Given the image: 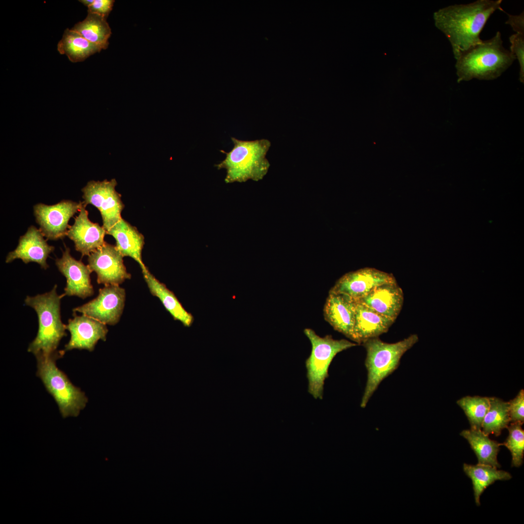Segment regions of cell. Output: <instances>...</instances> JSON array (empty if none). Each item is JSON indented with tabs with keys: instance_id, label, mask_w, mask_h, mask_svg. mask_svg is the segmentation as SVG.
<instances>
[{
	"instance_id": "cell-1",
	"label": "cell",
	"mask_w": 524,
	"mask_h": 524,
	"mask_svg": "<svg viewBox=\"0 0 524 524\" xmlns=\"http://www.w3.org/2000/svg\"><path fill=\"white\" fill-rule=\"evenodd\" d=\"M502 0H477L468 4H455L434 14L436 26L449 41L454 56L459 55L482 40L480 34L495 11H503Z\"/></svg>"
},
{
	"instance_id": "cell-2",
	"label": "cell",
	"mask_w": 524,
	"mask_h": 524,
	"mask_svg": "<svg viewBox=\"0 0 524 524\" xmlns=\"http://www.w3.org/2000/svg\"><path fill=\"white\" fill-rule=\"evenodd\" d=\"M456 60L457 81L459 82L473 79H496L516 59L504 47L501 33L498 31L493 37L471 47Z\"/></svg>"
},
{
	"instance_id": "cell-3",
	"label": "cell",
	"mask_w": 524,
	"mask_h": 524,
	"mask_svg": "<svg viewBox=\"0 0 524 524\" xmlns=\"http://www.w3.org/2000/svg\"><path fill=\"white\" fill-rule=\"evenodd\" d=\"M231 139L233 148L229 152L221 150L226 154V158L215 165L218 170H226L225 182L231 183L262 180L270 166L266 158L270 141L266 139L245 141L231 137Z\"/></svg>"
},
{
	"instance_id": "cell-4",
	"label": "cell",
	"mask_w": 524,
	"mask_h": 524,
	"mask_svg": "<svg viewBox=\"0 0 524 524\" xmlns=\"http://www.w3.org/2000/svg\"><path fill=\"white\" fill-rule=\"evenodd\" d=\"M57 285L43 294L27 296L26 305L33 308L38 320L36 336L30 344L28 351L35 356H48L57 351L61 339L66 335V325L61 320L60 305L64 294L59 295Z\"/></svg>"
},
{
	"instance_id": "cell-5",
	"label": "cell",
	"mask_w": 524,
	"mask_h": 524,
	"mask_svg": "<svg viewBox=\"0 0 524 524\" xmlns=\"http://www.w3.org/2000/svg\"><path fill=\"white\" fill-rule=\"evenodd\" d=\"M418 341L417 334L395 343H387L378 337L369 339L361 344L366 351L365 360L367 380L360 407L364 408L382 380L398 367L405 353Z\"/></svg>"
},
{
	"instance_id": "cell-6",
	"label": "cell",
	"mask_w": 524,
	"mask_h": 524,
	"mask_svg": "<svg viewBox=\"0 0 524 524\" xmlns=\"http://www.w3.org/2000/svg\"><path fill=\"white\" fill-rule=\"evenodd\" d=\"M65 352L63 350L57 351L48 356H35L36 376L41 379L47 391L54 398L64 418L78 416L88 402L85 393L74 386L56 365V360L61 358Z\"/></svg>"
},
{
	"instance_id": "cell-7",
	"label": "cell",
	"mask_w": 524,
	"mask_h": 524,
	"mask_svg": "<svg viewBox=\"0 0 524 524\" xmlns=\"http://www.w3.org/2000/svg\"><path fill=\"white\" fill-rule=\"evenodd\" d=\"M304 334L311 344V351L306 360L308 392L315 399H322L324 382L328 377L329 366L339 352L356 346L358 344L345 339L335 340L331 335L321 337L311 328H306Z\"/></svg>"
},
{
	"instance_id": "cell-8",
	"label": "cell",
	"mask_w": 524,
	"mask_h": 524,
	"mask_svg": "<svg viewBox=\"0 0 524 524\" xmlns=\"http://www.w3.org/2000/svg\"><path fill=\"white\" fill-rule=\"evenodd\" d=\"M117 184L115 179L91 180L82 189L83 205L91 204L98 210L106 232L122 218L125 207L121 195L115 189Z\"/></svg>"
},
{
	"instance_id": "cell-9",
	"label": "cell",
	"mask_w": 524,
	"mask_h": 524,
	"mask_svg": "<svg viewBox=\"0 0 524 524\" xmlns=\"http://www.w3.org/2000/svg\"><path fill=\"white\" fill-rule=\"evenodd\" d=\"M82 203L63 200L54 205L38 203L33 206V214L39 229L47 240L62 239L69 227L70 218L79 212Z\"/></svg>"
},
{
	"instance_id": "cell-10",
	"label": "cell",
	"mask_w": 524,
	"mask_h": 524,
	"mask_svg": "<svg viewBox=\"0 0 524 524\" xmlns=\"http://www.w3.org/2000/svg\"><path fill=\"white\" fill-rule=\"evenodd\" d=\"M126 300V291L119 285H105L98 290V296L73 309L105 325L118 323L122 315Z\"/></svg>"
},
{
	"instance_id": "cell-11",
	"label": "cell",
	"mask_w": 524,
	"mask_h": 524,
	"mask_svg": "<svg viewBox=\"0 0 524 524\" xmlns=\"http://www.w3.org/2000/svg\"><path fill=\"white\" fill-rule=\"evenodd\" d=\"M88 265L97 275V282L104 286L120 285L131 275L124 263L123 257L115 245L105 242L103 246L91 253Z\"/></svg>"
},
{
	"instance_id": "cell-12",
	"label": "cell",
	"mask_w": 524,
	"mask_h": 524,
	"mask_svg": "<svg viewBox=\"0 0 524 524\" xmlns=\"http://www.w3.org/2000/svg\"><path fill=\"white\" fill-rule=\"evenodd\" d=\"M395 281L392 274L365 267L343 276L329 293L344 295L356 302L377 286Z\"/></svg>"
},
{
	"instance_id": "cell-13",
	"label": "cell",
	"mask_w": 524,
	"mask_h": 524,
	"mask_svg": "<svg viewBox=\"0 0 524 524\" xmlns=\"http://www.w3.org/2000/svg\"><path fill=\"white\" fill-rule=\"evenodd\" d=\"M69 248L65 246L62 257L55 260L59 271L66 279L64 295L82 299L91 296L94 293L90 279L92 272L88 265L72 257Z\"/></svg>"
},
{
	"instance_id": "cell-14",
	"label": "cell",
	"mask_w": 524,
	"mask_h": 524,
	"mask_svg": "<svg viewBox=\"0 0 524 524\" xmlns=\"http://www.w3.org/2000/svg\"><path fill=\"white\" fill-rule=\"evenodd\" d=\"M66 329L70 333V338L66 344L64 351L74 349H85L93 351L98 341H105L108 332L106 325L86 315H78L73 313V318L68 320Z\"/></svg>"
},
{
	"instance_id": "cell-15",
	"label": "cell",
	"mask_w": 524,
	"mask_h": 524,
	"mask_svg": "<svg viewBox=\"0 0 524 524\" xmlns=\"http://www.w3.org/2000/svg\"><path fill=\"white\" fill-rule=\"evenodd\" d=\"M79 212L73 225L69 226L66 236L73 241L75 249L82 257L88 256L103 245L106 230L89 219L88 212L83 204Z\"/></svg>"
},
{
	"instance_id": "cell-16",
	"label": "cell",
	"mask_w": 524,
	"mask_h": 524,
	"mask_svg": "<svg viewBox=\"0 0 524 524\" xmlns=\"http://www.w3.org/2000/svg\"><path fill=\"white\" fill-rule=\"evenodd\" d=\"M54 247L49 246L39 229L34 226H30L26 232L20 237L16 248L9 252L5 259L6 263L14 260L21 259L25 263L35 262L44 269L49 265L47 259L49 254L53 251Z\"/></svg>"
},
{
	"instance_id": "cell-17",
	"label": "cell",
	"mask_w": 524,
	"mask_h": 524,
	"mask_svg": "<svg viewBox=\"0 0 524 524\" xmlns=\"http://www.w3.org/2000/svg\"><path fill=\"white\" fill-rule=\"evenodd\" d=\"M395 321L404 303V294L397 281L377 286L358 302Z\"/></svg>"
},
{
	"instance_id": "cell-18",
	"label": "cell",
	"mask_w": 524,
	"mask_h": 524,
	"mask_svg": "<svg viewBox=\"0 0 524 524\" xmlns=\"http://www.w3.org/2000/svg\"><path fill=\"white\" fill-rule=\"evenodd\" d=\"M355 302L347 295L329 293L324 308L325 320L338 332L353 340Z\"/></svg>"
},
{
	"instance_id": "cell-19",
	"label": "cell",
	"mask_w": 524,
	"mask_h": 524,
	"mask_svg": "<svg viewBox=\"0 0 524 524\" xmlns=\"http://www.w3.org/2000/svg\"><path fill=\"white\" fill-rule=\"evenodd\" d=\"M394 321L359 302H355L352 341L361 344L387 332Z\"/></svg>"
},
{
	"instance_id": "cell-20",
	"label": "cell",
	"mask_w": 524,
	"mask_h": 524,
	"mask_svg": "<svg viewBox=\"0 0 524 524\" xmlns=\"http://www.w3.org/2000/svg\"><path fill=\"white\" fill-rule=\"evenodd\" d=\"M106 234L115 238L116 248L123 257L132 258L139 264L141 269L146 267L142 256L145 238L136 227L122 217Z\"/></svg>"
},
{
	"instance_id": "cell-21",
	"label": "cell",
	"mask_w": 524,
	"mask_h": 524,
	"mask_svg": "<svg viewBox=\"0 0 524 524\" xmlns=\"http://www.w3.org/2000/svg\"><path fill=\"white\" fill-rule=\"evenodd\" d=\"M141 270L151 295L160 299L175 320L180 322L185 327H190L194 321L193 315L184 308L174 293L157 279L147 266Z\"/></svg>"
},
{
	"instance_id": "cell-22",
	"label": "cell",
	"mask_w": 524,
	"mask_h": 524,
	"mask_svg": "<svg viewBox=\"0 0 524 524\" xmlns=\"http://www.w3.org/2000/svg\"><path fill=\"white\" fill-rule=\"evenodd\" d=\"M460 435L470 444L477 457L478 463L497 468L500 467L497 460V455L501 444L491 440L481 429H465L462 430Z\"/></svg>"
},
{
	"instance_id": "cell-23",
	"label": "cell",
	"mask_w": 524,
	"mask_h": 524,
	"mask_svg": "<svg viewBox=\"0 0 524 524\" xmlns=\"http://www.w3.org/2000/svg\"><path fill=\"white\" fill-rule=\"evenodd\" d=\"M465 474L471 479L475 504L479 506L480 497L484 490L497 480H508L511 478L508 472L486 464H463Z\"/></svg>"
},
{
	"instance_id": "cell-24",
	"label": "cell",
	"mask_w": 524,
	"mask_h": 524,
	"mask_svg": "<svg viewBox=\"0 0 524 524\" xmlns=\"http://www.w3.org/2000/svg\"><path fill=\"white\" fill-rule=\"evenodd\" d=\"M57 49L60 54L66 55L71 62L75 63L84 61L102 49L74 30L66 29L58 44Z\"/></svg>"
},
{
	"instance_id": "cell-25",
	"label": "cell",
	"mask_w": 524,
	"mask_h": 524,
	"mask_svg": "<svg viewBox=\"0 0 524 524\" xmlns=\"http://www.w3.org/2000/svg\"><path fill=\"white\" fill-rule=\"evenodd\" d=\"M106 17L88 13L86 18L77 23L71 29L90 42L102 49L108 48L112 32Z\"/></svg>"
},
{
	"instance_id": "cell-26",
	"label": "cell",
	"mask_w": 524,
	"mask_h": 524,
	"mask_svg": "<svg viewBox=\"0 0 524 524\" xmlns=\"http://www.w3.org/2000/svg\"><path fill=\"white\" fill-rule=\"evenodd\" d=\"M508 402L496 397H490V407L483 419L481 430L486 435H500L509 425Z\"/></svg>"
},
{
	"instance_id": "cell-27",
	"label": "cell",
	"mask_w": 524,
	"mask_h": 524,
	"mask_svg": "<svg viewBox=\"0 0 524 524\" xmlns=\"http://www.w3.org/2000/svg\"><path fill=\"white\" fill-rule=\"evenodd\" d=\"M465 413L471 428L481 429L482 423L490 407V397L466 396L457 401Z\"/></svg>"
},
{
	"instance_id": "cell-28",
	"label": "cell",
	"mask_w": 524,
	"mask_h": 524,
	"mask_svg": "<svg viewBox=\"0 0 524 524\" xmlns=\"http://www.w3.org/2000/svg\"><path fill=\"white\" fill-rule=\"evenodd\" d=\"M523 424L511 423L507 428L508 435L506 441L501 445H505L509 450L512 456V466L518 467L523 463L524 453V431Z\"/></svg>"
},
{
	"instance_id": "cell-29",
	"label": "cell",
	"mask_w": 524,
	"mask_h": 524,
	"mask_svg": "<svg viewBox=\"0 0 524 524\" xmlns=\"http://www.w3.org/2000/svg\"><path fill=\"white\" fill-rule=\"evenodd\" d=\"M510 52L519 61L520 65L519 80L524 81V34L515 33L509 38Z\"/></svg>"
},
{
	"instance_id": "cell-30",
	"label": "cell",
	"mask_w": 524,
	"mask_h": 524,
	"mask_svg": "<svg viewBox=\"0 0 524 524\" xmlns=\"http://www.w3.org/2000/svg\"><path fill=\"white\" fill-rule=\"evenodd\" d=\"M508 402V413L511 423L524 422V390H521L517 395Z\"/></svg>"
},
{
	"instance_id": "cell-31",
	"label": "cell",
	"mask_w": 524,
	"mask_h": 524,
	"mask_svg": "<svg viewBox=\"0 0 524 524\" xmlns=\"http://www.w3.org/2000/svg\"><path fill=\"white\" fill-rule=\"evenodd\" d=\"M114 2V0H94L93 3L88 7L87 12L107 18L112 10Z\"/></svg>"
},
{
	"instance_id": "cell-32",
	"label": "cell",
	"mask_w": 524,
	"mask_h": 524,
	"mask_svg": "<svg viewBox=\"0 0 524 524\" xmlns=\"http://www.w3.org/2000/svg\"><path fill=\"white\" fill-rule=\"evenodd\" d=\"M506 14L508 16V19L506 21V24L509 25L516 33L524 34V11L519 15Z\"/></svg>"
},
{
	"instance_id": "cell-33",
	"label": "cell",
	"mask_w": 524,
	"mask_h": 524,
	"mask_svg": "<svg viewBox=\"0 0 524 524\" xmlns=\"http://www.w3.org/2000/svg\"><path fill=\"white\" fill-rule=\"evenodd\" d=\"M94 1V0H79L80 2L82 3L85 6H87V7H88L89 6H90L93 3Z\"/></svg>"
}]
</instances>
